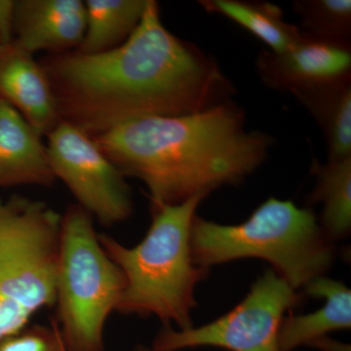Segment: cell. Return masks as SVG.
Wrapping results in <instances>:
<instances>
[{
    "instance_id": "1",
    "label": "cell",
    "mask_w": 351,
    "mask_h": 351,
    "mask_svg": "<svg viewBox=\"0 0 351 351\" xmlns=\"http://www.w3.org/2000/svg\"><path fill=\"white\" fill-rule=\"evenodd\" d=\"M39 64L61 121L91 137L132 120L202 112L232 90L213 60L164 27L154 0L119 47L91 55L57 53Z\"/></svg>"
},
{
    "instance_id": "2",
    "label": "cell",
    "mask_w": 351,
    "mask_h": 351,
    "mask_svg": "<svg viewBox=\"0 0 351 351\" xmlns=\"http://www.w3.org/2000/svg\"><path fill=\"white\" fill-rule=\"evenodd\" d=\"M92 138L124 177L144 182L152 206L239 184L271 144L269 136L245 130L243 112L228 101L191 114L132 120Z\"/></svg>"
},
{
    "instance_id": "3",
    "label": "cell",
    "mask_w": 351,
    "mask_h": 351,
    "mask_svg": "<svg viewBox=\"0 0 351 351\" xmlns=\"http://www.w3.org/2000/svg\"><path fill=\"white\" fill-rule=\"evenodd\" d=\"M205 195L176 205L152 206V225L133 247L99 233L101 246L124 278L117 313L156 316L164 326H193L195 287L206 278V267L196 265L191 249V230L196 209Z\"/></svg>"
},
{
    "instance_id": "4",
    "label": "cell",
    "mask_w": 351,
    "mask_h": 351,
    "mask_svg": "<svg viewBox=\"0 0 351 351\" xmlns=\"http://www.w3.org/2000/svg\"><path fill=\"white\" fill-rule=\"evenodd\" d=\"M332 242L311 210L272 197L239 225H219L195 216L191 230L196 265L209 269L239 258H263L295 290L332 267Z\"/></svg>"
},
{
    "instance_id": "5",
    "label": "cell",
    "mask_w": 351,
    "mask_h": 351,
    "mask_svg": "<svg viewBox=\"0 0 351 351\" xmlns=\"http://www.w3.org/2000/svg\"><path fill=\"white\" fill-rule=\"evenodd\" d=\"M61 219L43 201L0 198V341L54 306Z\"/></svg>"
},
{
    "instance_id": "6",
    "label": "cell",
    "mask_w": 351,
    "mask_h": 351,
    "mask_svg": "<svg viewBox=\"0 0 351 351\" xmlns=\"http://www.w3.org/2000/svg\"><path fill=\"white\" fill-rule=\"evenodd\" d=\"M123 289V276L101 246L93 217L69 205L62 214L54 304L66 351H106V324Z\"/></svg>"
},
{
    "instance_id": "7",
    "label": "cell",
    "mask_w": 351,
    "mask_h": 351,
    "mask_svg": "<svg viewBox=\"0 0 351 351\" xmlns=\"http://www.w3.org/2000/svg\"><path fill=\"white\" fill-rule=\"evenodd\" d=\"M295 291L274 270H267L230 313L201 327L178 330L163 326L152 348L178 351L215 346L230 351H279L284 313L302 300Z\"/></svg>"
},
{
    "instance_id": "8",
    "label": "cell",
    "mask_w": 351,
    "mask_h": 351,
    "mask_svg": "<svg viewBox=\"0 0 351 351\" xmlns=\"http://www.w3.org/2000/svg\"><path fill=\"white\" fill-rule=\"evenodd\" d=\"M47 137L51 169L68 186L76 204L108 228L130 218V186L91 136L61 121Z\"/></svg>"
},
{
    "instance_id": "9",
    "label": "cell",
    "mask_w": 351,
    "mask_h": 351,
    "mask_svg": "<svg viewBox=\"0 0 351 351\" xmlns=\"http://www.w3.org/2000/svg\"><path fill=\"white\" fill-rule=\"evenodd\" d=\"M350 51L339 41L302 36L292 49L265 53L258 59L263 80L295 95L346 82L350 75Z\"/></svg>"
},
{
    "instance_id": "10",
    "label": "cell",
    "mask_w": 351,
    "mask_h": 351,
    "mask_svg": "<svg viewBox=\"0 0 351 351\" xmlns=\"http://www.w3.org/2000/svg\"><path fill=\"white\" fill-rule=\"evenodd\" d=\"M86 10L80 0H19L14 5V43L34 55L69 52L82 43Z\"/></svg>"
},
{
    "instance_id": "11",
    "label": "cell",
    "mask_w": 351,
    "mask_h": 351,
    "mask_svg": "<svg viewBox=\"0 0 351 351\" xmlns=\"http://www.w3.org/2000/svg\"><path fill=\"white\" fill-rule=\"evenodd\" d=\"M0 97L41 136H47L61 122L43 66L14 41L0 48Z\"/></svg>"
},
{
    "instance_id": "12",
    "label": "cell",
    "mask_w": 351,
    "mask_h": 351,
    "mask_svg": "<svg viewBox=\"0 0 351 351\" xmlns=\"http://www.w3.org/2000/svg\"><path fill=\"white\" fill-rule=\"evenodd\" d=\"M55 181L40 134L0 97V189L49 188Z\"/></svg>"
},
{
    "instance_id": "13",
    "label": "cell",
    "mask_w": 351,
    "mask_h": 351,
    "mask_svg": "<svg viewBox=\"0 0 351 351\" xmlns=\"http://www.w3.org/2000/svg\"><path fill=\"white\" fill-rule=\"evenodd\" d=\"M304 293L309 297L323 298L326 302L313 313L284 316L279 329V351L313 346L328 332L350 328L351 292L345 284L319 276L304 286Z\"/></svg>"
},
{
    "instance_id": "14",
    "label": "cell",
    "mask_w": 351,
    "mask_h": 351,
    "mask_svg": "<svg viewBox=\"0 0 351 351\" xmlns=\"http://www.w3.org/2000/svg\"><path fill=\"white\" fill-rule=\"evenodd\" d=\"M147 0H87L86 27L80 45L82 54H99L122 45L142 19Z\"/></svg>"
},
{
    "instance_id": "15",
    "label": "cell",
    "mask_w": 351,
    "mask_h": 351,
    "mask_svg": "<svg viewBox=\"0 0 351 351\" xmlns=\"http://www.w3.org/2000/svg\"><path fill=\"white\" fill-rule=\"evenodd\" d=\"M201 4L210 12L221 14L243 27L276 54L292 49L302 38L299 29L286 22L282 11L274 4L237 0H211Z\"/></svg>"
},
{
    "instance_id": "16",
    "label": "cell",
    "mask_w": 351,
    "mask_h": 351,
    "mask_svg": "<svg viewBox=\"0 0 351 351\" xmlns=\"http://www.w3.org/2000/svg\"><path fill=\"white\" fill-rule=\"evenodd\" d=\"M313 171L317 177L313 199L323 203L321 228L332 241L343 239L351 226V156L324 166L315 161Z\"/></svg>"
},
{
    "instance_id": "17",
    "label": "cell",
    "mask_w": 351,
    "mask_h": 351,
    "mask_svg": "<svg viewBox=\"0 0 351 351\" xmlns=\"http://www.w3.org/2000/svg\"><path fill=\"white\" fill-rule=\"evenodd\" d=\"M297 96L311 108L326 132L330 160L351 156V90L348 80Z\"/></svg>"
},
{
    "instance_id": "18",
    "label": "cell",
    "mask_w": 351,
    "mask_h": 351,
    "mask_svg": "<svg viewBox=\"0 0 351 351\" xmlns=\"http://www.w3.org/2000/svg\"><path fill=\"white\" fill-rule=\"evenodd\" d=\"M300 13L314 38L339 41L350 29V0H317L301 2Z\"/></svg>"
},
{
    "instance_id": "19",
    "label": "cell",
    "mask_w": 351,
    "mask_h": 351,
    "mask_svg": "<svg viewBox=\"0 0 351 351\" xmlns=\"http://www.w3.org/2000/svg\"><path fill=\"white\" fill-rule=\"evenodd\" d=\"M0 351H66L55 320L34 324L0 341Z\"/></svg>"
},
{
    "instance_id": "20",
    "label": "cell",
    "mask_w": 351,
    "mask_h": 351,
    "mask_svg": "<svg viewBox=\"0 0 351 351\" xmlns=\"http://www.w3.org/2000/svg\"><path fill=\"white\" fill-rule=\"evenodd\" d=\"M14 5L12 0H0V48L14 41Z\"/></svg>"
},
{
    "instance_id": "21",
    "label": "cell",
    "mask_w": 351,
    "mask_h": 351,
    "mask_svg": "<svg viewBox=\"0 0 351 351\" xmlns=\"http://www.w3.org/2000/svg\"><path fill=\"white\" fill-rule=\"evenodd\" d=\"M133 351H154L152 348H147V346L138 345L134 348Z\"/></svg>"
}]
</instances>
